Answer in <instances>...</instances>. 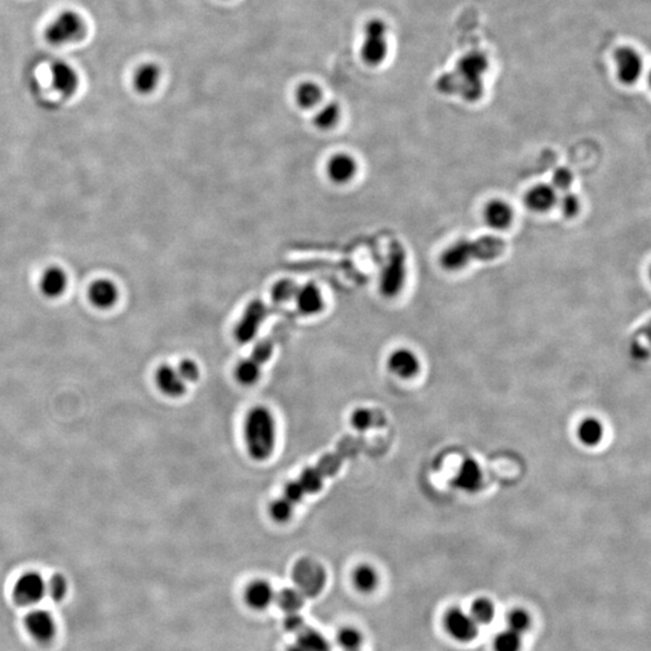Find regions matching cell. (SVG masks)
<instances>
[{
	"instance_id": "obj_1",
	"label": "cell",
	"mask_w": 651,
	"mask_h": 651,
	"mask_svg": "<svg viewBox=\"0 0 651 651\" xmlns=\"http://www.w3.org/2000/svg\"><path fill=\"white\" fill-rule=\"evenodd\" d=\"M244 438L250 456L256 461L270 458L277 443V424L265 406H255L244 422Z\"/></svg>"
},
{
	"instance_id": "obj_2",
	"label": "cell",
	"mask_w": 651,
	"mask_h": 651,
	"mask_svg": "<svg viewBox=\"0 0 651 651\" xmlns=\"http://www.w3.org/2000/svg\"><path fill=\"white\" fill-rule=\"evenodd\" d=\"M85 21L78 12L66 10L59 14L45 31V38L52 45L76 43L86 36Z\"/></svg>"
},
{
	"instance_id": "obj_3",
	"label": "cell",
	"mask_w": 651,
	"mask_h": 651,
	"mask_svg": "<svg viewBox=\"0 0 651 651\" xmlns=\"http://www.w3.org/2000/svg\"><path fill=\"white\" fill-rule=\"evenodd\" d=\"M389 52L387 45V26L379 19L366 22L363 33L361 57L368 66H376L386 59Z\"/></svg>"
},
{
	"instance_id": "obj_4",
	"label": "cell",
	"mask_w": 651,
	"mask_h": 651,
	"mask_svg": "<svg viewBox=\"0 0 651 651\" xmlns=\"http://www.w3.org/2000/svg\"><path fill=\"white\" fill-rule=\"evenodd\" d=\"M486 66H488V61L480 53H471V55L466 56L458 64L461 74L466 82V91L463 92V96L467 101H476L483 92L481 75L483 71H486Z\"/></svg>"
},
{
	"instance_id": "obj_5",
	"label": "cell",
	"mask_w": 651,
	"mask_h": 651,
	"mask_svg": "<svg viewBox=\"0 0 651 651\" xmlns=\"http://www.w3.org/2000/svg\"><path fill=\"white\" fill-rule=\"evenodd\" d=\"M464 246V255L468 263L476 261H493L503 255L506 244L503 239L497 238L495 235H483L476 240H462Z\"/></svg>"
},
{
	"instance_id": "obj_6",
	"label": "cell",
	"mask_w": 651,
	"mask_h": 651,
	"mask_svg": "<svg viewBox=\"0 0 651 651\" xmlns=\"http://www.w3.org/2000/svg\"><path fill=\"white\" fill-rule=\"evenodd\" d=\"M326 176L334 185H347L359 173V162L352 153H333L324 165Z\"/></svg>"
},
{
	"instance_id": "obj_7",
	"label": "cell",
	"mask_w": 651,
	"mask_h": 651,
	"mask_svg": "<svg viewBox=\"0 0 651 651\" xmlns=\"http://www.w3.org/2000/svg\"><path fill=\"white\" fill-rule=\"evenodd\" d=\"M45 595L46 581L36 572L24 573L14 586V598L20 605H36Z\"/></svg>"
},
{
	"instance_id": "obj_8",
	"label": "cell",
	"mask_w": 651,
	"mask_h": 651,
	"mask_svg": "<svg viewBox=\"0 0 651 651\" xmlns=\"http://www.w3.org/2000/svg\"><path fill=\"white\" fill-rule=\"evenodd\" d=\"M483 219L485 225L496 232L507 230L515 220L514 209L507 200L493 198L483 205Z\"/></svg>"
},
{
	"instance_id": "obj_9",
	"label": "cell",
	"mask_w": 651,
	"mask_h": 651,
	"mask_svg": "<svg viewBox=\"0 0 651 651\" xmlns=\"http://www.w3.org/2000/svg\"><path fill=\"white\" fill-rule=\"evenodd\" d=\"M445 627L453 640L471 642L478 635V624L462 609L453 608L445 616Z\"/></svg>"
},
{
	"instance_id": "obj_10",
	"label": "cell",
	"mask_w": 651,
	"mask_h": 651,
	"mask_svg": "<svg viewBox=\"0 0 651 651\" xmlns=\"http://www.w3.org/2000/svg\"><path fill=\"white\" fill-rule=\"evenodd\" d=\"M406 281V258L402 250L391 256L380 277V289L386 296H394L402 289Z\"/></svg>"
},
{
	"instance_id": "obj_11",
	"label": "cell",
	"mask_w": 651,
	"mask_h": 651,
	"mask_svg": "<svg viewBox=\"0 0 651 651\" xmlns=\"http://www.w3.org/2000/svg\"><path fill=\"white\" fill-rule=\"evenodd\" d=\"M617 78L625 85H632L643 71V61L640 53L631 47H620L615 52Z\"/></svg>"
},
{
	"instance_id": "obj_12",
	"label": "cell",
	"mask_w": 651,
	"mask_h": 651,
	"mask_svg": "<svg viewBox=\"0 0 651 651\" xmlns=\"http://www.w3.org/2000/svg\"><path fill=\"white\" fill-rule=\"evenodd\" d=\"M558 192L550 183H537L526 192L523 203L530 211L545 214L556 207Z\"/></svg>"
},
{
	"instance_id": "obj_13",
	"label": "cell",
	"mask_w": 651,
	"mask_h": 651,
	"mask_svg": "<svg viewBox=\"0 0 651 651\" xmlns=\"http://www.w3.org/2000/svg\"><path fill=\"white\" fill-rule=\"evenodd\" d=\"M293 302L302 315L316 316L324 310V293L319 286L312 282L298 287Z\"/></svg>"
},
{
	"instance_id": "obj_14",
	"label": "cell",
	"mask_w": 651,
	"mask_h": 651,
	"mask_svg": "<svg viewBox=\"0 0 651 651\" xmlns=\"http://www.w3.org/2000/svg\"><path fill=\"white\" fill-rule=\"evenodd\" d=\"M26 627L31 636L40 643H47L55 637V619L43 609H34L26 617Z\"/></svg>"
},
{
	"instance_id": "obj_15",
	"label": "cell",
	"mask_w": 651,
	"mask_h": 651,
	"mask_svg": "<svg viewBox=\"0 0 651 651\" xmlns=\"http://www.w3.org/2000/svg\"><path fill=\"white\" fill-rule=\"evenodd\" d=\"M52 86L63 97L74 96L78 91V76L73 66L68 63L57 61L51 66Z\"/></svg>"
},
{
	"instance_id": "obj_16",
	"label": "cell",
	"mask_w": 651,
	"mask_h": 651,
	"mask_svg": "<svg viewBox=\"0 0 651 651\" xmlns=\"http://www.w3.org/2000/svg\"><path fill=\"white\" fill-rule=\"evenodd\" d=\"M157 386L168 397H181L186 392V382L183 381L175 368L169 364H162L155 374Z\"/></svg>"
},
{
	"instance_id": "obj_17",
	"label": "cell",
	"mask_w": 651,
	"mask_h": 651,
	"mask_svg": "<svg viewBox=\"0 0 651 651\" xmlns=\"http://www.w3.org/2000/svg\"><path fill=\"white\" fill-rule=\"evenodd\" d=\"M387 366L394 375L399 378L410 379L416 374L420 363L416 355L408 349H398L391 354L387 359Z\"/></svg>"
},
{
	"instance_id": "obj_18",
	"label": "cell",
	"mask_w": 651,
	"mask_h": 651,
	"mask_svg": "<svg viewBox=\"0 0 651 651\" xmlns=\"http://www.w3.org/2000/svg\"><path fill=\"white\" fill-rule=\"evenodd\" d=\"M277 593L268 581L256 580L251 583L245 591V602L250 608L263 610L275 600Z\"/></svg>"
},
{
	"instance_id": "obj_19",
	"label": "cell",
	"mask_w": 651,
	"mask_h": 651,
	"mask_svg": "<svg viewBox=\"0 0 651 651\" xmlns=\"http://www.w3.org/2000/svg\"><path fill=\"white\" fill-rule=\"evenodd\" d=\"M118 287L113 281L97 280L94 281L88 289V298L91 303L101 309H108L113 307L118 300Z\"/></svg>"
},
{
	"instance_id": "obj_20",
	"label": "cell",
	"mask_w": 651,
	"mask_h": 651,
	"mask_svg": "<svg viewBox=\"0 0 651 651\" xmlns=\"http://www.w3.org/2000/svg\"><path fill=\"white\" fill-rule=\"evenodd\" d=\"M160 80V66L155 63H145L135 71L133 78V85L135 91L140 94L153 93L158 86Z\"/></svg>"
},
{
	"instance_id": "obj_21",
	"label": "cell",
	"mask_w": 651,
	"mask_h": 651,
	"mask_svg": "<svg viewBox=\"0 0 651 651\" xmlns=\"http://www.w3.org/2000/svg\"><path fill=\"white\" fill-rule=\"evenodd\" d=\"M481 479L483 474L479 464L469 458L461 464L456 478L453 480V485L463 491L474 492L479 490Z\"/></svg>"
},
{
	"instance_id": "obj_22",
	"label": "cell",
	"mask_w": 651,
	"mask_h": 651,
	"mask_svg": "<svg viewBox=\"0 0 651 651\" xmlns=\"http://www.w3.org/2000/svg\"><path fill=\"white\" fill-rule=\"evenodd\" d=\"M287 651H331V645L320 632L305 627L298 633L297 640Z\"/></svg>"
},
{
	"instance_id": "obj_23",
	"label": "cell",
	"mask_w": 651,
	"mask_h": 651,
	"mask_svg": "<svg viewBox=\"0 0 651 651\" xmlns=\"http://www.w3.org/2000/svg\"><path fill=\"white\" fill-rule=\"evenodd\" d=\"M66 279L64 270L58 267H50L43 272V277L40 279V289L43 296L48 298H56L66 291Z\"/></svg>"
},
{
	"instance_id": "obj_24",
	"label": "cell",
	"mask_w": 651,
	"mask_h": 651,
	"mask_svg": "<svg viewBox=\"0 0 651 651\" xmlns=\"http://www.w3.org/2000/svg\"><path fill=\"white\" fill-rule=\"evenodd\" d=\"M262 319H263V316L261 314V309H249V312H245V315L242 317V321L235 327V338L240 343L251 342L254 339L255 334L257 333Z\"/></svg>"
},
{
	"instance_id": "obj_25",
	"label": "cell",
	"mask_w": 651,
	"mask_h": 651,
	"mask_svg": "<svg viewBox=\"0 0 651 651\" xmlns=\"http://www.w3.org/2000/svg\"><path fill=\"white\" fill-rule=\"evenodd\" d=\"M322 102V90L312 81L302 82L296 90V103L300 109L312 110Z\"/></svg>"
},
{
	"instance_id": "obj_26",
	"label": "cell",
	"mask_w": 651,
	"mask_h": 651,
	"mask_svg": "<svg viewBox=\"0 0 651 651\" xmlns=\"http://www.w3.org/2000/svg\"><path fill=\"white\" fill-rule=\"evenodd\" d=\"M340 118H342V109H340L339 104L336 102L326 103L316 110L315 115L312 118V123L316 128L326 132V130L334 128L338 125Z\"/></svg>"
},
{
	"instance_id": "obj_27",
	"label": "cell",
	"mask_w": 651,
	"mask_h": 651,
	"mask_svg": "<svg viewBox=\"0 0 651 651\" xmlns=\"http://www.w3.org/2000/svg\"><path fill=\"white\" fill-rule=\"evenodd\" d=\"M354 585L359 593H369L378 585V573L368 565H361L354 572Z\"/></svg>"
},
{
	"instance_id": "obj_28",
	"label": "cell",
	"mask_w": 651,
	"mask_h": 651,
	"mask_svg": "<svg viewBox=\"0 0 651 651\" xmlns=\"http://www.w3.org/2000/svg\"><path fill=\"white\" fill-rule=\"evenodd\" d=\"M578 437L586 446H595L603 437V427L596 419H586L578 429Z\"/></svg>"
},
{
	"instance_id": "obj_29",
	"label": "cell",
	"mask_w": 651,
	"mask_h": 651,
	"mask_svg": "<svg viewBox=\"0 0 651 651\" xmlns=\"http://www.w3.org/2000/svg\"><path fill=\"white\" fill-rule=\"evenodd\" d=\"M261 376V364L256 362L254 359H242V362L238 363L235 368V379L238 380L242 385H254L255 382L258 381Z\"/></svg>"
},
{
	"instance_id": "obj_30",
	"label": "cell",
	"mask_w": 651,
	"mask_h": 651,
	"mask_svg": "<svg viewBox=\"0 0 651 651\" xmlns=\"http://www.w3.org/2000/svg\"><path fill=\"white\" fill-rule=\"evenodd\" d=\"M304 595L298 589H284L275 596L277 605L286 614L289 612H299L300 608L304 605Z\"/></svg>"
},
{
	"instance_id": "obj_31",
	"label": "cell",
	"mask_w": 651,
	"mask_h": 651,
	"mask_svg": "<svg viewBox=\"0 0 651 651\" xmlns=\"http://www.w3.org/2000/svg\"><path fill=\"white\" fill-rule=\"evenodd\" d=\"M299 285H297L294 280L284 277L279 279L277 282H274L273 287L270 289V294L274 302L277 303H289L293 302L296 296L297 289Z\"/></svg>"
},
{
	"instance_id": "obj_32",
	"label": "cell",
	"mask_w": 651,
	"mask_h": 651,
	"mask_svg": "<svg viewBox=\"0 0 651 651\" xmlns=\"http://www.w3.org/2000/svg\"><path fill=\"white\" fill-rule=\"evenodd\" d=\"M298 483H300V486L303 488L305 495L307 493H309V495L317 493V492L320 491L321 488H322V483H324V473L317 468L305 469L304 472L302 473L299 479H298Z\"/></svg>"
},
{
	"instance_id": "obj_33",
	"label": "cell",
	"mask_w": 651,
	"mask_h": 651,
	"mask_svg": "<svg viewBox=\"0 0 651 651\" xmlns=\"http://www.w3.org/2000/svg\"><path fill=\"white\" fill-rule=\"evenodd\" d=\"M473 620L478 625H488L495 617V605L488 598H479L472 605Z\"/></svg>"
},
{
	"instance_id": "obj_34",
	"label": "cell",
	"mask_w": 651,
	"mask_h": 651,
	"mask_svg": "<svg viewBox=\"0 0 651 651\" xmlns=\"http://www.w3.org/2000/svg\"><path fill=\"white\" fill-rule=\"evenodd\" d=\"M556 205L561 211L562 216L567 219H574L580 212V199L573 192H562V195H558Z\"/></svg>"
},
{
	"instance_id": "obj_35",
	"label": "cell",
	"mask_w": 651,
	"mask_h": 651,
	"mask_svg": "<svg viewBox=\"0 0 651 651\" xmlns=\"http://www.w3.org/2000/svg\"><path fill=\"white\" fill-rule=\"evenodd\" d=\"M337 642L339 647L345 651H359L362 645L363 637L359 630L352 627H345L340 630Z\"/></svg>"
},
{
	"instance_id": "obj_36",
	"label": "cell",
	"mask_w": 651,
	"mask_h": 651,
	"mask_svg": "<svg viewBox=\"0 0 651 651\" xmlns=\"http://www.w3.org/2000/svg\"><path fill=\"white\" fill-rule=\"evenodd\" d=\"M493 647L495 651H520L521 636L511 630L501 632L496 636Z\"/></svg>"
},
{
	"instance_id": "obj_37",
	"label": "cell",
	"mask_w": 651,
	"mask_h": 651,
	"mask_svg": "<svg viewBox=\"0 0 651 651\" xmlns=\"http://www.w3.org/2000/svg\"><path fill=\"white\" fill-rule=\"evenodd\" d=\"M293 508H294V506L289 502V499H286L282 496L281 498L274 501L273 503L270 504V516L277 523H287L291 519V516H292Z\"/></svg>"
},
{
	"instance_id": "obj_38",
	"label": "cell",
	"mask_w": 651,
	"mask_h": 651,
	"mask_svg": "<svg viewBox=\"0 0 651 651\" xmlns=\"http://www.w3.org/2000/svg\"><path fill=\"white\" fill-rule=\"evenodd\" d=\"M68 593V581L62 574H55L46 583V595L50 596L53 602H61L64 600Z\"/></svg>"
},
{
	"instance_id": "obj_39",
	"label": "cell",
	"mask_w": 651,
	"mask_h": 651,
	"mask_svg": "<svg viewBox=\"0 0 651 651\" xmlns=\"http://www.w3.org/2000/svg\"><path fill=\"white\" fill-rule=\"evenodd\" d=\"M509 630L516 632L518 635H523L528 631L530 627V616L523 609H514L508 616Z\"/></svg>"
},
{
	"instance_id": "obj_40",
	"label": "cell",
	"mask_w": 651,
	"mask_h": 651,
	"mask_svg": "<svg viewBox=\"0 0 651 651\" xmlns=\"http://www.w3.org/2000/svg\"><path fill=\"white\" fill-rule=\"evenodd\" d=\"M574 183V174L567 167H558L551 176V186L558 192L570 191Z\"/></svg>"
},
{
	"instance_id": "obj_41",
	"label": "cell",
	"mask_w": 651,
	"mask_h": 651,
	"mask_svg": "<svg viewBox=\"0 0 651 651\" xmlns=\"http://www.w3.org/2000/svg\"><path fill=\"white\" fill-rule=\"evenodd\" d=\"M352 424L357 431H366L375 425V416L371 410L357 409L352 415Z\"/></svg>"
},
{
	"instance_id": "obj_42",
	"label": "cell",
	"mask_w": 651,
	"mask_h": 651,
	"mask_svg": "<svg viewBox=\"0 0 651 651\" xmlns=\"http://www.w3.org/2000/svg\"><path fill=\"white\" fill-rule=\"evenodd\" d=\"M176 371L185 382H195L200 376L199 366L192 359H183Z\"/></svg>"
},
{
	"instance_id": "obj_43",
	"label": "cell",
	"mask_w": 651,
	"mask_h": 651,
	"mask_svg": "<svg viewBox=\"0 0 651 651\" xmlns=\"http://www.w3.org/2000/svg\"><path fill=\"white\" fill-rule=\"evenodd\" d=\"M284 626H285L287 631L297 633V635L307 627L305 626V620L303 619V616L300 615L299 612L286 614L285 619H284Z\"/></svg>"
},
{
	"instance_id": "obj_44",
	"label": "cell",
	"mask_w": 651,
	"mask_h": 651,
	"mask_svg": "<svg viewBox=\"0 0 651 651\" xmlns=\"http://www.w3.org/2000/svg\"><path fill=\"white\" fill-rule=\"evenodd\" d=\"M304 496V491H303V488L300 486V483H298V480H296V481H291V483L286 485L284 497H285L286 499H289V502H291L293 506L299 503Z\"/></svg>"
},
{
	"instance_id": "obj_45",
	"label": "cell",
	"mask_w": 651,
	"mask_h": 651,
	"mask_svg": "<svg viewBox=\"0 0 651 651\" xmlns=\"http://www.w3.org/2000/svg\"><path fill=\"white\" fill-rule=\"evenodd\" d=\"M272 352H273V347L268 342H262L255 349L252 355H251V359H254L256 362L260 363L262 366L263 363L267 362L270 359Z\"/></svg>"
}]
</instances>
